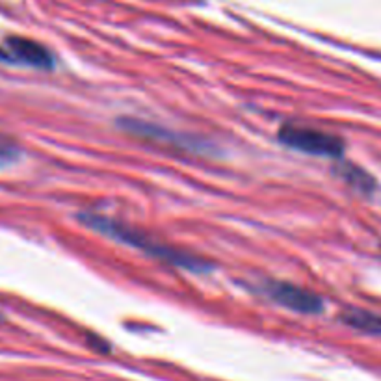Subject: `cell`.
Instances as JSON below:
<instances>
[{"label":"cell","mask_w":381,"mask_h":381,"mask_svg":"<svg viewBox=\"0 0 381 381\" xmlns=\"http://www.w3.org/2000/svg\"><path fill=\"white\" fill-rule=\"evenodd\" d=\"M279 140L290 149L305 155L341 158L344 153V142L338 136L304 125H283L279 128Z\"/></svg>","instance_id":"obj_2"},{"label":"cell","mask_w":381,"mask_h":381,"mask_svg":"<svg viewBox=\"0 0 381 381\" xmlns=\"http://www.w3.org/2000/svg\"><path fill=\"white\" fill-rule=\"evenodd\" d=\"M6 45H8L6 52L10 56V61L38 67V69H50L54 66V56L50 54V50L33 39L11 36L6 39Z\"/></svg>","instance_id":"obj_4"},{"label":"cell","mask_w":381,"mask_h":381,"mask_svg":"<svg viewBox=\"0 0 381 381\" xmlns=\"http://www.w3.org/2000/svg\"><path fill=\"white\" fill-rule=\"evenodd\" d=\"M341 320L346 326L357 329V331L381 337V315H378V313L352 307V309H346L344 313H341Z\"/></svg>","instance_id":"obj_5"},{"label":"cell","mask_w":381,"mask_h":381,"mask_svg":"<svg viewBox=\"0 0 381 381\" xmlns=\"http://www.w3.org/2000/svg\"><path fill=\"white\" fill-rule=\"evenodd\" d=\"M341 175L346 183H350L354 186L355 190H359V192H372L376 183H374V179L368 175L366 172H363L361 167L354 166V164H343L341 166Z\"/></svg>","instance_id":"obj_6"},{"label":"cell","mask_w":381,"mask_h":381,"mask_svg":"<svg viewBox=\"0 0 381 381\" xmlns=\"http://www.w3.org/2000/svg\"><path fill=\"white\" fill-rule=\"evenodd\" d=\"M262 292L281 307L301 313V315H318L324 309V301L315 292L292 285L287 281H264Z\"/></svg>","instance_id":"obj_3"},{"label":"cell","mask_w":381,"mask_h":381,"mask_svg":"<svg viewBox=\"0 0 381 381\" xmlns=\"http://www.w3.org/2000/svg\"><path fill=\"white\" fill-rule=\"evenodd\" d=\"M78 220L82 221L86 227H89V229H94V231L100 232V234L116 240V242L144 251L145 255H149L151 259L162 260L166 264L177 266V268H183V270L188 271H195V274H204V271L212 270L210 262H207V260L197 257V255H190L186 251L172 248L167 244L158 242L155 238H151L149 234H145V232L138 231L134 227L125 225L121 221L112 220L108 216L82 212V214H78Z\"/></svg>","instance_id":"obj_1"},{"label":"cell","mask_w":381,"mask_h":381,"mask_svg":"<svg viewBox=\"0 0 381 381\" xmlns=\"http://www.w3.org/2000/svg\"><path fill=\"white\" fill-rule=\"evenodd\" d=\"M19 149L15 147V144H10L6 140H0V167H6L11 162H15L19 158Z\"/></svg>","instance_id":"obj_7"}]
</instances>
